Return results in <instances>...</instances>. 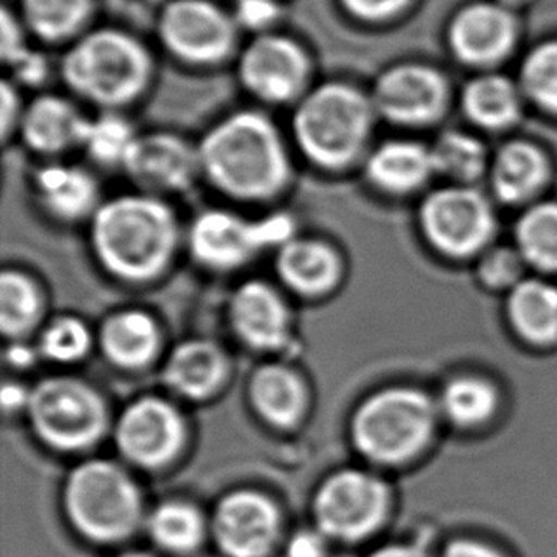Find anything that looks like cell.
<instances>
[{"label":"cell","instance_id":"6","mask_svg":"<svg viewBox=\"0 0 557 557\" xmlns=\"http://www.w3.org/2000/svg\"><path fill=\"white\" fill-rule=\"evenodd\" d=\"M67 510L84 535L96 541H116L136 528L139 495L121 468L109 462H88L69 480Z\"/></svg>","mask_w":557,"mask_h":557},{"label":"cell","instance_id":"2","mask_svg":"<svg viewBox=\"0 0 557 557\" xmlns=\"http://www.w3.org/2000/svg\"><path fill=\"white\" fill-rule=\"evenodd\" d=\"M94 244L109 271L124 278H149L174 249V215L152 198H116L96 213Z\"/></svg>","mask_w":557,"mask_h":557},{"label":"cell","instance_id":"10","mask_svg":"<svg viewBox=\"0 0 557 557\" xmlns=\"http://www.w3.org/2000/svg\"><path fill=\"white\" fill-rule=\"evenodd\" d=\"M422 225L436 248L449 256H470L490 240L493 215L474 190L445 188L424 203Z\"/></svg>","mask_w":557,"mask_h":557},{"label":"cell","instance_id":"37","mask_svg":"<svg viewBox=\"0 0 557 557\" xmlns=\"http://www.w3.org/2000/svg\"><path fill=\"white\" fill-rule=\"evenodd\" d=\"M90 347V333L86 325L75 318H61L42 333L40 348L55 362H75L86 355Z\"/></svg>","mask_w":557,"mask_h":557},{"label":"cell","instance_id":"19","mask_svg":"<svg viewBox=\"0 0 557 557\" xmlns=\"http://www.w3.org/2000/svg\"><path fill=\"white\" fill-rule=\"evenodd\" d=\"M86 122L65 99L40 98L23 114V137L37 151H63L83 141Z\"/></svg>","mask_w":557,"mask_h":557},{"label":"cell","instance_id":"38","mask_svg":"<svg viewBox=\"0 0 557 557\" xmlns=\"http://www.w3.org/2000/svg\"><path fill=\"white\" fill-rule=\"evenodd\" d=\"M280 8L274 0H238L236 22L246 29L264 30L278 20Z\"/></svg>","mask_w":557,"mask_h":557},{"label":"cell","instance_id":"28","mask_svg":"<svg viewBox=\"0 0 557 557\" xmlns=\"http://www.w3.org/2000/svg\"><path fill=\"white\" fill-rule=\"evenodd\" d=\"M465 109L478 124L503 128L518 116V96L503 76H483L465 91Z\"/></svg>","mask_w":557,"mask_h":557},{"label":"cell","instance_id":"22","mask_svg":"<svg viewBox=\"0 0 557 557\" xmlns=\"http://www.w3.org/2000/svg\"><path fill=\"white\" fill-rule=\"evenodd\" d=\"M159 333L151 318L128 310L109 318L101 330V347L119 366L137 368L151 360L157 350Z\"/></svg>","mask_w":557,"mask_h":557},{"label":"cell","instance_id":"41","mask_svg":"<svg viewBox=\"0 0 557 557\" xmlns=\"http://www.w3.org/2000/svg\"><path fill=\"white\" fill-rule=\"evenodd\" d=\"M325 546L317 533H299L289 544V557H324Z\"/></svg>","mask_w":557,"mask_h":557},{"label":"cell","instance_id":"13","mask_svg":"<svg viewBox=\"0 0 557 557\" xmlns=\"http://www.w3.org/2000/svg\"><path fill=\"white\" fill-rule=\"evenodd\" d=\"M116 440L126 457L145 467H157L180 451L182 419L174 407L162 399H139L122 414Z\"/></svg>","mask_w":557,"mask_h":557},{"label":"cell","instance_id":"47","mask_svg":"<svg viewBox=\"0 0 557 557\" xmlns=\"http://www.w3.org/2000/svg\"><path fill=\"white\" fill-rule=\"evenodd\" d=\"M122 557H147V556H139V554H128V556H122Z\"/></svg>","mask_w":557,"mask_h":557},{"label":"cell","instance_id":"32","mask_svg":"<svg viewBox=\"0 0 557 557\" xmlns=\"http://www.w3.org/2000/svg\"><path fill=\"white\" fill-rule=\"evenodd\" d=\"M495 406L497 394L493 386L478 379H457L444 392L445 413L465 426L485 421Z\"/></svg>","mask_w":557,"mask_h":557},{"label":"cell","instance_id":"12","mask_svg":"<svg viewBox=\"0 0 557 557\" xmlns=\"http://www.w3.org/2000/svg\"><path fill=\"white\" fill-rule=\"evenodd\" d=\"M307 67V55L294 40L263 35L242 55V83L267 101H286L301 90Z\"/></svg>","mask_w":557,"mask_h":557},{"label":"cell","instance_id":"11","mask_svg":"<svg viewBox=\"0 0 557 557\" xmlns=\"http://www.w3.org/2000/svg\"><path fill=\"white\" fill-rule=\"evenodd\" d=\"M386 490L373 475L341 472L325 482L317 500V516L325 533L360 539L383 520Z\"/></svg>","mask_w":557,"mask_h":557},{"label":"cell","instance_id":"31","mask_svg":"<svg viewBox=\"0 0 557 557\" xmlns=\"http://www.w3.org/2000/svg\"><path fill=\"white\" fill-rule=\"evenodd\" d=\"M151 533L168 550H193L202 539V518L193 506H160L152 516Z\"/></svg>","mask_w":557,"mask_h":557},{"label":"cell","instance_id":"1","mask_svg":"<svg viewBox=\"0 0 557 557\" xmlns=\"http://www.w3.org/2000/svg\"><path fill=\"white\" fill-rule=\"evenodd\" d=\"M200 162L211 182L246 198L269 196L287 177L282 141L261 114H234L206 137Z\"/></svg>","mask_w":557,"mask_h":557},{"label":"cell","instance_id":"40","mask_svg":"<svg viewBox=\"0 0 557 557\" xmlns=\"http://www.w3.org/2000/svg\"><path fill=\"white\" fill-rule=\"evenodd\" d=\"M520 272V263L510 251H495L483 263V276L495 286H505L512 282Z\"/></svg>","mask_w":557,"mask_h":557},{"label":"cell","instance_id":"17","mask_svg":"<svg viewBox=\"0 0 557 557\" xmlns=\"http://www.w3.org/2000/svg\"><path fill=\"white\" fill-rule=\"evenodd\" d=\"M124 166L144 187L182 188L195 174L196 157L177 137L147 136L136 139Z\"/></svg>","mask_w":557,"mask_h":557},{"label":"cell","instance_id":"20","mask_svg":"<svg viewBox=\"0 0 557 557\" xmlns=\"http://www.w3.org/2000/svg\"><path fill=\"white\" fill-rule=\"evenodd\" d=\"M278 271L297 292L322 294L335 284L339 261L333 249L320 242L287 240L280 249Z\"/></svg>","mask_w":557,"mask_h":557},{"label":"cell","instance_id":"18","mask_svg":"<svg viewBox=\"0 0 557 557\" xmlns=\"http://www.w3.org/2000/svg\"><path fill=\"white\" fill-rule=\"evenodd\" d=\"M231 320L234 330L251 347H280L286 339V305L263 282H248L238 287L231 302Z\"/></svg>","mask_w":557,"mask_h":557},{"label":"cell","instance_id":"25","mask_svg":"<svg viewBox=\"0 0 557 557\" xmlns=\"http://www.w3.org/2000/svg\"><path fill=\"white\" fill-rule=\"evenodd\" d=\"M510 317L516 330L535 343L557 337V289L544 282H523L510 297Z\"/></svg>","mask_w":557,"mask_h":557},{"label":"cell","instance_id":"46","mask_svg":"<svg viewBox=\"0 0 557 557\" xmlns=\"http://www.w3.org/2000/svg\"><path fill=\"white\" fill-rule=\"evenodd\" d=\"M503 4H508V7H518V4H523V2H528V0H500Z\"/></svg>","mask_w":557,"mask_h":557},{"label":"cell","instance_id":"42","mask_svg":"<svg viewBox=\"0 0 557 557\" xmlns=\"http://www.w3.org/2000/svg\"><path fill=\"white\" fill-rule=\"evenodd\" d=\"M445 557H500L495 552L485 548L482 544L468 543V541H460L447 548V556Z\"/></svg>","mask_w":557,"mask_h":557},{"label":"cell","instance_id":"36","mask_svg":"<svg viewBox=\"0 0 557 557\" xmlns=\"http://www.w3.org/2000/svg\"><path fill=\"white\" fill-rule=\"evenodd\" d=\"M523 86L541 106L557 113V42L536 48L523 65Z\"/></svg>","mask_w":557,"mask_h":557},{"label":"cell","instance_id":"34","mask_svg":"<svg viewBox=\"0 0 557 557\" xmlns=\"http://www.w3.org/2000/svg\"><path fill=\"white\" fill-rule=\"evenodd\" d=\"M38 295L29 280L4 272L0 280V325L7 335L23 333L37 317Z\"/></svg>","mask_w":557,"mask_h":557},{"label":"cell","instance_id":"21","mask_svg":"<svg viewBox=\"0 0 557 557\" xmlns=\"http://www.w3.org/2000/svg\"><path fill=\"white\" fill-rule=\"evenodd\" d=\"M225 360L206 341H190L175 348L166 363V383L188 398H203L221 383Z\"/></svg>","mask_w":557,"mask_h":557},{"label":"cell","instance_id":"9","mask_svg":"<svg viewBox=\"0 0 557 557\" xmlns=\"http://www.w3.org/2000/svg\"><path fill=\"white\" fill-rule=\"evenodd\" d=\"M160 37L193 63L223 60L234 42V22L208 0H175L160 17Z\"/></svg>","mask_w":557,"mask_h":557},{"label":"cell","instance_id":"27","mask_svg":"<svg viewBox=\"0 0 557 557\" xmlns=\"http://www.w3.org/2000/svg\"><path fill=\"white\" fill-rule=\"evenodd\" d=\"M38 193L48 210L60 218H78L90 210L96 185L78 168L50 166L38 174Z\"/></svg>","mask_w":557,"mask_h":557},{"label":"cell","instance_id":"23","mask_svg":"<svg viewBox=\"0 0 557 557\" xmlns=\"http://www.w3.org/2000/svg\"><path fill=\"white\" fill-rule=\"evenodd\" d=\"M434 170L432 152L421 145L394 141L373 152L368 174L379 187L394 193H406L419 187Z\"/></svg>","mask_w":557,"mask_h":557},{"label":"cell","instance_id":"29","mask_svg":"<svg viewBox=\"0 0 557 557\" xmlns=\"http://www.w3.org/2000/svg\"><path fill=\"white\" fill-rule=\"evenodd\" d=\"M90 7V0H23V15L38 37L60 40L83 25Z\"/></svg>","mask_w":557,"mask_h":557},{"label":"cell","instance_id":"30","mask_svg":"<svg viewBox=\"0 0 557 557\" xmlns=\"http://www.w3.org/2000/svg\"><path fill=\"white\" fill-rule=\"evenodd\" d=\"M518 240L531 263L557 271V203H543L528 211L518 226Z\"/></svg>","mask_w":557,"mask_h":557},{"label":"cell","instance_id":"8","mask_svg":"<svg viewBox=\"0 0 557 557\" xmlns=\"http://www.w3.org/2000/svg\"><path fill=\"white\" fill-rule=\"evenodd\" d=\"M294 231L284 215L246 221L226 211H210L196 221L190 231V248L202 263L231 269L248 261L259 249L286 244Z\"/></svg>","mask_w":557,"mask_h":557},{"label":"cell","instance_id":"7","mask_svg":"<svg viewBox=\"0 0 557 557\" xmlns=\"http://www.w3.org/2000/svg\"><path fill=\"white\" fill-rule=\"evenodd\" d=\"M27 404L40 437L61 449L90 445L106 426L103 401L88 384L76 379H46L30 392Z\"/></svg>","mask_w":557,"mask_h":557},{"label":"cell","instance_id":"44","mask_svg":"<svg viewBox=\"0 0 557 557\" xmlns=\"http://www.w3.org/2000/svg\"><path fill=\"white\" fill-rule=\"evenodd\" d=\"M2 399H4V406L17 407L25 404V401H29V396H25V392H23L20 386L7 384L4 392H2Z\"/></svg>","mask_w":557,"mask_h":557},{"label":"cell","instance_id":"43","mask_svg":"<svg viewBox=\"0 0 557 557\" xmlns=\"http://www.w3.org/2000/svg\"><path fill=\"white\" fill-rule=\"evenodd\" d=\"M15 109H17V101H15L14 91L8 84H4L2 86V129L4 132L10 126V116L15 113Z\"/></svg>","mask_w":557,"mask_h":557},{"label":"cell","instance_id":"24","mask_svg":"<svg viewBox=\"0 0 557 557\" xmlns=\"http://www.w3.org/2000/svg\"><path fill=\"white\" fill-rule=\"evenodd\" d=\"M251 399L267 421L287 426L301 414L305 391L294 371L282 366H264L251 381Z\"/></svg>","mask_w":557,"mask_h":557},{"label":"cell","instance_id":"26","mask_svg":"<svg viewBox=\"0 0 557 557\" xmlns=\"http://www.w3.org/2000/svg\"><path fill=\"white\" fill-rule=\"evenodd\" d=\"M546 177L543 154L531 145H508L493 168L497 195L506 202H520L533 195Z\"/></svg>","mask_w":557,"mask_h":557},{"label":"cell","instance_id":"5","mask_svg":"<svg viewBox=\"0 0 557 557\" xmlns=\"http://www.w3.org/2000/svg\"><path fill=\"white\" fill-rule=\"evenodd\" d=\"M434 409L411 388H388L371 396L355 417V440L371 459L399 462L426 444Z\"/></svg>","mask_w":557,"mask_h":557},{"label":"cell","instance_id":"15","mask_svg":"<svg viewBox=\"0 0 557 557\" xmlns=\"http://www.w3.org/2000/svg\"><path fill=\"white\" fill-rule=\"evenodd\" d=\"M278 533V512L269 498L249 491L234 493L219 506L215 535L233 557H261Z\"/></svg>","mask_w":557,"mask_h":557},{"label":"cell","instance_id":"3","mask_svg":"<svg viewBox=\"0 0 557 557\" xmlns=\"http://www.w3.org/2000/svg\"><path fill=\"white\" fill-rule=\"evenodd\" d=\"M151 63L144 46L121 30H98L65 55L63 75L84 98L114 106L137 96Z\"/></svg>","mask_w":557,"mask_h":557},{"label":"cell","instance_id":"45","mask_svg":"<svg viewBox=\"0 0 557 557\" xmlns=\"http://www.w3.org/2000/svg\"><path fill=\"white\" fill-rule=\"evenodd\" d=\"M373 557H424L421 552L411 550V548H386Z\"/></svg>","mask_w":557,"mask_h":557},{"label":"cell","instance_id":"39","mask_svg":"<svg viewBox=\"0 0 557 557\" xmlns=\"http://www.w3.org/2000/svg\"><path fill=\"white\" fill-rule=\"evenodd\" d=\"M350 14L362 20H384L401 12L409 0H341Z\"/></svg>","mask_w":557,"mask_h":557},{"label":"cell","instance_id":"14","mask_svg":"<svg viewBox=\"0 0 557 557\" xmlns=\"http://www.w3.org/2000/svg\"><path fill=\"white\" fill-rule=\"evenodd\" d=\"M373 101L391 121L424 124L442 113L444 78L422 65H399L379 78Z\"/></svg>","mask_w":557,"mask_h":557},{"label":"cell","instance_id":"33","mask_svg":"<svg viewBox=\"0 0 557 557\" xmlns=\"http://www.w3.org/2000/svg\"><path fill=\"white\" fill-rule=\"evenodd\" d=\"M136 139L128 122L109 114L98 121L86 122L81 145L90 152L91 159L101 164H124Z\"/></svg>","mask_w":557,"mask_h":557},{"label":"cell","instance_id":"35","mask_svg":"<svg viewBox=\"0 0 557 557\" xmlns=\"http://www.w3.org/2000/svg\"><path fill=\"white\" fill-rule=\"evenodd\" d=\"M434 170L468 182L482 174L485 164V152L482 145L472 137L460 134H447L440 137L434 151H432Z\"/></svg>","mask_w":557,"mask_h":557},{"label":"cell","instance_id":"4","mask_svg":"<svg viewBox=\"0 0 557 557\" xmlns=\"http://www.w3.org/2000/svg\"><path fill=\"white\" fill-rule=\"evenodd\" d=\"M370 122V101L360 91L347 84H325L297 109L295 136L318 164L343 166L360 151Z\"/></svg>","mask_w":557,"mask_h":557},{"label":"cell","instance_id":"16","mask_svg":"<svg viewBox=\"0 0 557 557\" xmlns=\"http://www.w3.org/2000/svg\"><path fill=\"white\" fill-rule=\"evenodd\" d=\"M449 38L460 60L472 65H490L512 50L516 23L505 8L475 4L455 17Z\"/></svg>","mask_w":557,"mask_h":557}]
</instances>
